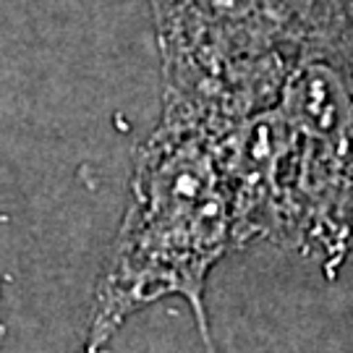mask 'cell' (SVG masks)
I'll return each instance as SVG.
<instances>
[{
    "label": "cell",
    "instance_id": "obj_1",
    "mask_svg": "<svg viewBox=\"0 0 353 353\" xmlns=\"http://www.w3.org/2000/svg\"><path fill=\"white\" fill-rule=\"evenodd\" d=\"M236 131L160 118L141 144L131 202L94 293L84 353H102L128 316L165 296L189 301L204 348L214 353L204 285L233 239Z\"/></svg>",
    "mask_w": 353,
    "mask_h": 353
},
{
    "label": "cell",
    "instance_id": "obj_3",
    "mask_svg": "<svg viewBox=\"0 0 353 353\" xmlns=\"http://www.w3.org/2000/svg\"><path fill=\"white\" fill-rule=\"evenodd\" d=\"M285 3L290 6V11L301 19V24L306 26V32L325 16V11H327V6H330V0H285Z\"/></svg>",
    "mask_w": 353,
    "mask_h": 353
},
{
    "label": "cell",
    "instance_id": "obj_2",
    "mask_svg": "<svg viewBox=\"0 0 353 353\" xmlns=\"http://www.w3.org/2000/svg\"><path fill=\"white\" fill-rule=\"evenodd\" d=\"M163 118L236 131L278 100L306 26L285 0H150Z\"/></svg>",
    "mask_w": 353,
    "mask_h": 353
},
{
    "label": "cell",
    "instance_id": "obj_4",
    "mask_svg": "<svg viewBox=\"0 0 353 353\" xmlns=\"http://www.w3.org/2000/svg\"><path fill=\"white\" fill-rule=\"evenodd\" d=\"M3 338H6V327L0 325V345H3Z\"/></svg>",
    "mask_w": 353,
    "mask_h": 353
}]
</instances>
